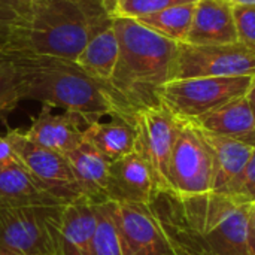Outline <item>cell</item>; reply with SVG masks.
I'll return each instance as SVG.
<instances>
[{"instance_id": "1", "label": "cell", "mask_w": 255, "mask_h": 255, "mask_svg": "<svg viewBox=\"0 0 255 255\" xmlns=\"http://www.w3.org/2000/svg\"><path fill=\"white\" fill-rule=\"evenodd\" d=\"M114 28L120 55L105 85L118 117L133 123L139 111L160 105V88L173 81L178 42L130 18H114Z\"/></svg>"}, {"instance_id": "2", "label": "cell", "mask_w": 255, "mask_h": 255, "mask_svg": "<svg viewBox=\"0 0 255 255\" xmlns=\"http://www.w3.org/2000/svg\"><path fill=\"white\" fill-rule=\"evenodd\" d=\"M111 22L93 24L67 0H33L0 31V49L12 55L76 61L93 31Z\"/></svg>"}, {"instance_id": "3", "label": "cell", "mask_w": 255, "mask_h": 255, "mask_svg": "<svg viewBox=\"0 0 255 255\" xmlns=\"http://www.w3.org/2000/svg\"><path fill=\"white\" fill-rule=\"evenodd\" d=\"M19 72L21 99L60 108L82 117L88 124L118 112L102 81L90 76L73 60L9 54Z\"/></svg>"}, {"instance_id": "4", "label": "cell", "mask_w": 255, "mask_h": 255, "mask_svg": "<svg viewBox=\"0 0 255 255\" xmlns=\"http://www.w3.org/2000/svg\"><path fill=\"white\" fill-rule=\"evenodd\" d=\"M172 212L208 248L218 255H251L248 217L251 205L223 193L178 197L160 193Z\"/></svg>"}, {"instance_id": "5", "label": "cell", "mask_w": 255, "mask_h": 255, "mask_svg": "<svg viewBox=\"0 0 255 255\" xmlns=\"http://www.w3.org/2000/svg\"><path fill=\"white\" fill-rule=\"evenodd\" d=\"M64 206L0 203V250L25 255H60Z\"/></svg>"}, {"instance_id": "6", "label": "cell", "mask_w": 255, "mask_h": 255, "mask_svg": "<svg viewBox=\"0 0 255 255\" xmlns=\"http://www.w3.org/2000/svg\"><path fill=\"white\" fill-rule=\"evenodd\" d=\"M254 76L173 79L158 91V102L175 118L194 121L215 108L247 96Z\"/></svg>"}, {"instance_id": "7", "label": "cell", "mask_w": 255, "mask_h": 255, "mask_svg": "<svg viewBox=\"0 0 255 255\" xmlns=\"http://www.w3.org/2000/svg\"><path fill=\"white\" fill-rule=\"evenodd\" d=\"M214 166L211 149L191 121L178 120V133L169 164V193L193 197L212 191Z\"/></svg>"}, {"instance_id": "8", "label": "cell", "mask_w": 255, "mask_h": 255, "mask_svg": "<svg viewBox=\"0 0 255 255\" xmlns=\"http://www.w3.org/2000/svg\"><path fill=\"white\" fill-rule=\"evenodd\" d=\"M211 76H255V51L242 43H178L173 79Z\"/></svg>"}, {"instance_id": "9", "label": "cell", "mask_w": 255, "mask_h": 255, "mask_svg": "<svg viewBox=\"0 0 255 255\" xmlns=\"http://www.w3.org/2000/svg\"><path fill=\"white\" fill-rule=\"evenodd\" d=\"M136 152L148 164L160 193H169V164L178 133V118L164 106L139 111L133 118Z\"/></svg>"}, {"instance_id": "10", "label": "cell", "mask_w": 255, "mask_h": 255, "mask_svg": "<svg viewBox=\"0 0 255 255\" xmlns=\"http://www.w3.org/2000/svg\"><path fill=\"white\" fill-rule=\"evenodd\" d=\"M7 133L13 142L18 160L45 188L67 203L85 199L72 166L63 154L30 142L21 128L9 130Z\"/></svg>"}, {"instance_id": "11", "label": "cell", "mask_w": 255, "mask_h": 255, "mask_svg": "<svg viewBox=\"0 0 255 255\" xmlns=\"http://www.w3.org/2000/svg\"><path fill=\"white\" fill-rule=\"evenodd\" d=\"M111 203L128 255H173L149 205Z\"/></svg>"}, {"instance_id": "12", "label": "cell", "mask_w": 255, "mask_h": 255, "mask_svg": "<svg viewBox=\"0 0 255 255\" xmlns=\"http://www.w3.org/2000/svg\"><path fill=\"white\" fill-rule=\"evenodd\" d=\"M158 194L160 191L148 164L136 151L111 161L106 202L149 205Z\"/></svg>"}, {"instance_id": "13", "label": "cell", "mask_w": 255, "mask_h": 255, "mask_svg": "<svg viewBox=\"0 0 255 255\" xmlns=\"http://www.w3.org/2000/svg\"><path fill=\"white\" fill-rule=\"evenodd\" d=\"M51 109L42 106L37 117L31 120V126L22 133L30 142L64 155L85 142L84 130L87 123L78 114H52Z\"/></svg>"}, {"instance_id": "14", "label": "cell", "mask_w": 255, "mask_h": 255, "mask_svg": "<svg viewBox=\"0 0 255 255\" xmlns=\"http://www.w3.org/2000/svg\"><path fill=\"white\" fill-rule=\"evenodd\" d=\"M238 42L233 3L230 0H197L185 43L229 45Z\"/></svg>"}, {"instance_id": "15", "label": "cell", "mask_w": 255, "mask_h": 255, "mask_svg": "<svg viewBox=\"0 0 255 255\" xmlns=\"http://www.w3.org/2000/svg\"><path fill=\"white\" fill-rule=\"evenodd\" d=\"M0 203L9 206H64L18 160L0 169Z\"/></svg>"}, {"instance_id": "16", "label": "cell", "mask_w": 255, "mask_h": 255, "mask_svg": "<svg viewBox=\"0 0 255 255\" xmlns=\"http://www.w3.org/2000/svg\"><path fill=\"white\" fill-rule=\"evenodd\" d=\"M200 131L212 154V166H214L212 191L226 193L229 185L245 169L254 148L236 137L212 134L203 131L202 128Z\"/></svg>"}, {"instance_id": "17", "label": "cell", "mask_w": 255, "mask_h": 255, "mask_svg": "<svg viewBox=\"0 0 255 255\" xmlns=\"http://www.w3.org/2000/svg\"><path fill=\"white\" fill-rule=\"evenodd\" d=\"M64 157L72 166L85 200L94 205L106 202V182L111 161L87 142L64 154Z\"/></svg>"}, {"instance_id": "18", "label": "cell", "mask_w": 255, "mask_h": 255, "mask_svg": "<svg viewBox=\"0 0 255 255\" xmlns=\"http://www.w3.org/2000/svg\"><path fill=\"white\" fill-rule=\"evenodd\" d=\"M97 224L96 205L81 199L66 206L60 233V255H93Z\"/></svg>"}, {"instance_id": "19", "label": "cell", "mask_w": 255, "mask_h": 255, "mask_svg": "<svg viewBox=\"0 0 255 255\" xmlns=\"http://www.w3.org/2000/svg\"><path fill=\"white\" fill-rule=\"evenodd\" d=\"M85 142L96 148L109 161H115L136 151L134 124L121 117L109 121H96L84 130Z\"/></svg>"}, {"instance_id": "20", "label": "cell", "mask_w": 255, "mask_h": 255, "mask_svg": "<svg viewBox=\"0 0 255 255\" xmlns=\"http://www.w3.org/2000/svg\"><path fill=\"white\" fill-rule=\"evenodd\" d=\"M120 55V42L114 28V21L93 31L85 48L76 58L90 76L106 82L112 76Z\"/></svg>"}, {"instance_id": "21", "label": "cell", "mask_w": 255, "mask_h": 255, "mask_svg": "<svg viewBox=\"0 0 255 255\" xmlns=\"http://www.w3.org/2000/svg\"><path fill=\"white\" fill-rule=\"evenodd\" d=\"M191 123L203 131L239 139L254 130L255 115L247 96H242L215 108Z\"/></svg>"}, {"instance_id": "22", "label": "cell", "mask_w": 255, "mask_h": 255, "mask_svg": "<svg viewBox=\"0 0 255 255\" xmlns=\"http://www.w3.org/2000/svg\"><path fill=\"white\" fill-rule=\"evenodd\" d=\"M155 218L164 232L170 248L178 255H218L208 248L193 232H190L185 224L172 212L166 202L158 194L152 203H149Z\"/></svg>"}, {"instance_id": "23", "label": "cell", "mask_w": 255, "mask_h": 255, "mask_svg": "<svg viewBox=\"0 0 255 255\" xmlns=\"http://www.w3.org/2000/svg\"><path fill=\"white\" fill-rule=\"evenodd\" d=\"M194 6L196 3L172 6L161 12L137 18L136 21L140 22L143 27L155 31L157 34L181 43V42H185L188 31L191 28Z\"/></svg>"}, {"instance_id": "24", "label": "cell", "mask_w": 255, "mask_h": 255, "mask_svg": "<svg viewBox=\"0 0 255 255\" xmlns=\"http://www.w3.org/2000/svg\"><path fill=\"white\" fill-rule=\"evenodd\" d=\"M96 214L97 224L93 239V255H128L112 211V203H97Z\"/></svg>"}, {"instance_id": "25", "label": "cell", "mask_w": 255, "mask_h": 255, "mask_svg": "<svg viewBox=\"0 0 255 255\" xmlns=\"http://www.w3.org/2000/svg\"><path fill=\"white\" fill-rule=\"evenodd\" d=\"M21 100L16 64L7 52L0 49V117L12 112Z\"/></svg>"}, {"instance_id": "26", "label": "cell", "mask_w": 255, "mask_h": 255, "mask_svg": "<svg viewBox=\"0 0 255 255\" xmlns=\"http://www.w3.org/2000/svg\"><path fill=\"white\" fill-rule=\"evenodd\" d=\"M197 0H118L112 18H130L137 19L148 16L172 6L196 3Z\"/></svg>"}, {"instance_id": "27", "label": "cell", "mask_w": 255, "mask_h": 255, "mask_svg": "<svg viewBox=\"0 0 255 255\" xmlns=\"http://www.w3.org/2000/svg\"><path fill=\"white\" fill-rule=\"evenodd\" d=\"M223 194L232 196L241 203H247V205L255 203V148L253 149V154L245 169L229 185V188Z\"/></svg>"}, {"instance_id": "28", "label": "cell", "mask_w": 255, "mask_h": 255, "mask_svg": "<svg viewBox=\"0 0 255 255\" xmlns=\"http://www.w3.org/2000/svg\"><path fill=\"white\" fill-rule=\"evenodd\" d=\"M238 40L255 51V4H233Z\"/></svg>"}, {"instance_id": "29", "label": "cell", "mask_w": 255, "mask_h": 255, "mask_svg": "<svg viewBox=\"0 0 255 255\" xmlns=\"http://www.w3.org/2000/svg\"><path fill=\"white\" fill-rule=\"evenodd\" d=\"M78 6L82 13L96 25L111 22L118 0H67Z\"/></svg>"}, {"instance_id": "30", "label": "cell", "mask_w": 255, "mask_h": 255, "mask_svg": "<svg viewBox=\"0 0 255 255\" xmlns=\"http://www.w3.org/2000/svg\"><path fill=\"white\" fill-rule=\"evenodd\" d=\"M33 0H0V31Z\"/></svg>"}, {"instance_id": "31", "label": "cell", "mask_w": 255, "mask_h": 255, "mask_svg": "<svg viewBox=\"0 0 255 255\" xmlns=\"http://www.w3.org/2000/svg\"><path fill=\"white\" fill-rule=\"evenodd\" d=\"M13 161H18V157H16L12 139L9 133L0 134V169Z\"/></svg>"}, {"instance_id": "32", "label": "cell", "mask_w": 255, "mask_h": 255, "mask_svg": "<svg viewBox=\"0 0 255 255\" xmlns=\"http://www.w3.org/2000/svg\"><path fill=\"white\" fill-rule=\"evenodd\" d=\"M248 244L251 255H255V203L250 208V217H248Z\"/></svg>"}, {"instance_id": "33", "label": "cell", "mask_w": 255, "mask_h": 255, "mask_svg": "<svg viewBox=\"0 0 255 255\" xmlns=\"http://www.w3.org/2000/svg\"><path fill=\"white\" fill-rule=\"evenodd\" d=\"M247 99H248V102H250V105H251V108H253L255 115V76L253 78L251 87H250V90L247 93Z\"/></svg>"}, {"instance_id": "34", "label": "cell", "mask_w": 255, "mask_h": 255, "mask_svg": "<svg viewBox=\"0 0 255 255\" xmlns=\"http://www.w3.org/2000/svg\"><path fill=\"white\" fill-rule=\"evenodd\" d=\"M239 140H242L244 143H247V145H250V146L255 148V128L254 130H251L248 134H245V136L239 137Z\"/></svg>"}, {"instance_id": "35", "label": "cell", "mask_w": 255, "mask_h": 255, "mask_svg": "<svg viewBox=\"0 0 255 255\" xmlns=\"http://www.w3.org/2000/svg\"><path fill=\"white\" fill-rule=\"evenodd\" d=\"M233 4H255V0H230Z\"/></svg>"}, {"instance_id": "36", "label": "cell", "mask_w": 255, "mask_h": 255, "mask_svg": "<svg viewBox=\"0 0 255 255\" xmlns=\"http://www.w3.org/2000/svg\"><path fill=\"white\" fill-rule=\"evenodd\" d=\"M0 255H25V254H19V253H12V251H4V250H0Z\"/></svg>"}, {"instance_id": "37", "label": "cell", "mask_w": 255, "mask_h": 255, "mask_svg": "<svg viewBox=\"0 0 255 255\" xmlns=\"http://www.w3.org/2000/svg\"><path fill=\"white\" fill-rule=\"evenodd\" d=\"M173 255H178V254H175V253H173Z\"/></svg>"}]
</instances>
